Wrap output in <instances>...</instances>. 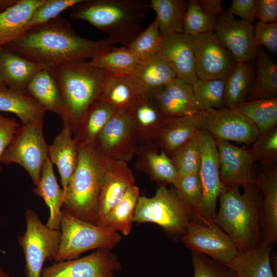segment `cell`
Segmentation results:
<instances>
[{"label":"cell","mask_w":277,"mask_h":277,"mask_svg":"<svg viewBox=\"0 0 277 277\" xmlns=\"http://www.w3.org/2000/svg\"><path fill=\"white\" fill-rule=\"evenodd\" d=\"M4 47L44 68L91 59L115 47L108 38L93 41L80 36L61 15L25 31Z\"/></svg>","instance_id":"obj_1"},{"label":"cell","mask_w":277,"mask_h":277,"mask_svg":"<svg viewBox=\"0 0 277 277\" xmlns=\"http://www.w3.org/2000/svg\"><path fill=\"white\" fill-rule=\"evenodd\" d=\"M149 9L147 0H83L71 8L70 16L105 32L114 44L128 47L143 30Z\"/></svg>","instance_id":"obj_2"},{"label":"cell","mask_w":277,"mask_h":277,"mask_svg":"<svg viewBox=\"0 0 277 277\" xmlns=\"http://www.w3.org/2000/svg\"><path fill=\"white\" fill-rule=\"evenodd\" d=\"M225 187L219 196L216 225L235 242L240 250L260 245L262 194L253 181L243 188Z\"/></svg>","instance_id":"obj_3"},{"label":"cell","mask_w":277,"mask_h":277,"mask_svg":"<svg viewBox=\"0 0 277 277\" xmlns=\"http://www.w3.org/2000/svg\"><path fill=\"white\" fill-rule=\"evenodd\" d=\"M78 163L64 192L62 209L96 224L101 187L109 158L93 145L78 148Z\"/></svg>","instance_id":"obj_4"},{"label":"cell","mask_w":277,"mask_h":277,"mask_svg":"<svg viewBox=\"0 0 277 277\" xmlns=\"http://www.w3.org/2000/svg\"><path fill=\"white\" fill-rule=\"evenodd\" d=\"M47 68L61 90L71 126L100 100L111 75L85 60L65 62Z\"/></svg>","instance_id":"obj_5"},{"label":"cell","mask_w":277,"mask_h":277,"mask_svg":"<svg viewBox=\"0 0 277 277\" xmlns=\"http://www.w3.org/2000/svg\"><path fill=\"white\" fill-rule=\"evenodd\" d=\"M133 221L156 224L168 233L182 239L189 225L195 220L192 210L174 187L169 189L160 186L153 196H139Z\"/></svg>","instance_id":"obj_6"},{"label":"cell","mask_w":277,"mask_h":277,"mask_svg":"<svg viewBox=\"0 0 277 277\" xmlns=\"http://www.w3.org/2000/svg\"><path fill=\"white\" fill-rule=\"evenodd\" d=\"M61 238L55 262L77 259L93 249H111L121 240V234L109 228L83 221L62 209Z\"/></svg>","instance_id":"obj_7"},{"label":"cell","mask_w":277,"mask_h":277,"mask_svg":"<svg viewBox=\"0 0 277 277\" xmlns=\"http://www.w3.org/2000/svg\"><path fill=\"white\" fill-rule=\"evenodd\" d=\"M25 232L17 238L25 259V276L41 277L46 261L54 260L60 245V230L44 224L33 209L26 210Z\"/></svg>","instance_id":"obj_8"},{"label":"cell","mask_w":277,"mask_h":277,"mask_svg":"<svg viewBox=\"0 0 277 277\" xmlns=\"http://www.w3.org/2000/svg\"><path fill=\"white\" fill-rule=\"evenodd\" d=\"M201 149V164L199 171L202 198L194 214L195 222L205 225L216 223L217 203L225 187L220 175L218 152L215 139L206 130L197 131Z\"/></svg>","instance_id":"obj_9"},{"label":"cell","mask_w":277,"mask_h":277,"mask_svg":"<svg viewBox=\"0 0 277 277\" xmlns=\"http://www.w3.org/2000/svg\"><path fill=\"white\" fill-rule=\"evenodd\" d=\"M43 124L38 122L21 124L1 159V163L4 165L16 163L22 166L35 186L39 182L43 166L49 157Z\"/></svg>","instance_id":"obj_10"},{"label":"cell","mask_w":277,"mask_h":277,"mask_svg":"<svg viewBox=\"0 0 277 277\" xmlns=\"http://www.w3.org/2000/svg\"><path fill=\"white\" fill-rule=\"evenodd\" d=\"M197 127L215 140L252 144L260 135L253 122L235 108L208 109L197 113Z\"/></svg>","instance_id":"obj_11"},{"label":"cell","mask_w":277,"mask_h":277,"mask_svg":"<svg viewBox=\"0 0 277 277\" xmlns=\"http://www.w3.org/2000/svg\"><path fill=\"white\" fill-rule=\"evenodd\" d=\"M92 145L107 157L130 161L139 145L129 112L115 111Z\"/></svg>","instance_id":"obj_12"},{"label":"cell","mask_w":277,"mask_h":277,"mask_svg":"<svg viewBox=\"0 0 277 277\" xmlns=\"http://www.w3.org/2000/svg\"><path fill=\"white\" fill-rule=\"evenodd\" d=\"M198 79L225 80L238 64L213 32L192 36Z\"/></svg>","instance_id":"obj_13"},{"label":"cell","mask_w":277,"mask_h":277,"mask_svg":"<svg viewBox=\"0 0 277 277\" xmlns=\"http://www.w3.org/2000/svg\"><path fill=\"white\" fill-rule=\"evenodd\" d=\"M191 251L201 253L228 265L240 249L233 240L218 226L192 222L181 239Z\"/></svg>","instance_id":"obj_14"},{"label":"cell","mask_w":277,"mask_h":277,"mask_svg":"<svg viewBox=\"0 0 277 277\" xmlns=\"http://www.w3.org/2000/svg\"><path fill=\"white\" fill-rule=\"evenodd\" d=\"M110 250L99 249L81 258L55 262L43 268L41 277H115L121 265Z\"/></svg>","instance_id":"obj_15"},{"label":"cell","mask_w":277,"mask_h":277,"mask_svg":"<svg viewBox=\"0 0 277 277\" xmlns=\"http://www.w3.org/2000/svg\"><path fill=\"white\" fill-rule=\"evenodd\" d=\"M213 32L238 63L256 60L258 46L254 38L253 24L236 20L228 12H223L217 18Z\"/></svg>","instance_id":"obj_16"},{"label":"cell","mask_w":277,"mask_h":277,"mask_svg":"<svg viewBox=\"0 0 277 277\" xmlns=\"http://www.w3.org/2000/svg\"><path fill=\"white\" fill-rule=\"evenodd\" d=\"M221 182L226 188H243L253 181V160L250 149L215 140Z\"/></svg>","instance_id":"obj_17"},{"label":"cell","mask_w":277,"mask_h":277,"mask_svg":"<svg viewBox=\"0 0 277 277\" xmlns=\"http://www.w3.org/2000/svg\"><path fill=\"white\" fill-rule=\"evenodd\" d=\"M253 180L262 194L260 245L274 247L277 241V168L262 166L253 170Z\"/></svg>","instance_id":"obj_18"},{"label":"cell","mask_w":277,"mask_h":277,"mask_svg":"<svg viewBox=\"0 0 277 277\" xmlns=\"http://www.w3.org/2000/svg\"><path fill=\"white\" fill-rule=\"evenodd\" d=\"M134 183L133 173L127 162L108 159L101 187L96 225H100Z\"/></svg>","instance_id":"obj_19"},{"label":"cell","mask_w":277,"mask_h":277,"mask_svg":"<svg viewBox=\"0 0 277 277\" xmlns=\"http://www.w3.org/2000/svg\"><path fill=\"white\" fill-rule=\"evenodd\" d=\"M162 37L160 56L172 67L177 78L192 85L198 79L192 37L180 33Z\"/></svg>","instance_id":"obj_20"},{"label":"cell","mask_w":277,"mask_h":277,"mask_svg":"<svg viewBox=\"0 0 277 277\" xmlns=\"http://www.w3.org/2000/svg\"><path fill=\"white\" fill-rule=\"evenodd\" d=\"M149 98L164 116L193 115L199 112L191 85L177 77Z\"/></svg>","instance_id":"obj_21"},{"label":"cell","mask_w":277,"mask_h":277,"mask_svg":"<svg viewBox=\"0 0 277 277\" xmlns=\"http://www.w3.org/2000/svg\"><path fill=\"white\" fill-rule=\"evenodd\" d=\"M135 167L147 174L160 186L174 185L178 174L170 156L155 144L140 145L136 151Z\"/></svg>","instance_id":"obj_22"},{"label":"cell","mask_w":277,"mask_h":277,"mask_svg":"<svg viewBox=\"0 0 277 277\" xmlns=\"http://www.w3.org/2000/svg\"><path fill=\"white\" fill-rule=\"evenodd\" d=\"M26 92L45 111L57 114L63 123L70 124L61 90L49 68L42 69L35 74L29 82Z\"/></svg>","instance_id":"obj_23"},{"label":"cell","mask_w":277,"mask_h":277,"mask_svg":"<svg viewBox=\"0 0 277 277\" xmlns=\"http://www.w3.org/2000/svg\"><path fill=\"white\" fill-rule=\"evenodd\" d=\"M48 155L57 168L64 193L78 160V148L70 123H63L62 130L54 137L52 144L48 145Z\"/></svg>","instance_id":"obj_24"},{"label":"cell","mask_w":277,"mask_h":277,"mask_svg":"<svg viewBox=\"0 0 277 277\" xmlns=\"http://www.w3.org/2000/svg\"><path fill=\"white\" fill-rule=\"evenodd\" d=\"M115 111L103 100L93 103L72 125L73 137L77 148L92 145Z\"/></svg>","instance_id":"obj_25"},{"label":"cell","mask_w":277,"mask_h":277,"mask_svg":"<svg viewBox=\"0 0 277 277\" xmlns=\"http://www.w3.org/2000/svg\"><path fill=\"white\" fill-rule=\"evenodd\" d=\"M176 77L172 67L161 56L144 62L137 72L131 76L140 96L149 98Z\"/></svg>","instance_id":"obj_26"},{"label":"cell","mask_w":277,"mask_h":277,"mask_svg":"<svg viewBox=\"0 0 277 277\" xmlns=\"http://www.w3.org/2000/svg\"><path fill=\"white\" fill-rule=\"evenodd\" d=\"M0 67L7 88L26 94L30 81L44 68L4 47L0 50Z\"/></svg>","instance_id":"obj_27"},{"label":"cell","mask_w":277,"mask_h":277,"mask_svg":"<svg viewBox=\"0 0 277 277\" xmlns=\"http://www.w3.org/2000/svg\"><path fill=\"white\" fill-rule=\"evenodd\" d=\"M197 114L164 116L155 144L169 156L190 140L197 132Z\"/></svg>","instance_id":"obj_28"},{"label":"cell","mask_w":277,"mask_h":277,"mask_svg":"<svg viewBox=\"0 0 277 277\" xmlns=\"http://www.w3.org/2000/svg\"><path fill=\"white\" fill-rule=\"evenodd\" d=\"M32 191L44 200L49 209L47 226L51 229L60 230L64 193L58 185L53 164L49 157L43 166L39 182Z\"/></svg>","instance_id":"obj_29"},{"label":"cell","mask_w":277,"mask_h":277,"mask_svg":"<svg viewBox=\"0 0 277 277\" xmlns=\"http://www.w3.org/2000/svg\"><path fill=\"white\" fill-rule=\"evenodd\" d=\"M46 0H17L0 13V46L11 43L24 31L36 9Z\"/></svg>","instance_id":"obj_30"},{"label":"cell","mask_w":277,"mask_h":277,"mask_svg":"<svg viewBox=\"0 0 277 277\" xmlns=\"http://www.w3.org/2000/svg\"><path fill=\"white\" fill-rule=\"evenodd\" d=\"M129 112L138 144H155L164 116L152 101L142 98Z\"/></svg>","instance_id":"obj_31"},{"label":"cell","mask_w":277,"mask_h":277,"mask_svg":"<svg viewBox=\"0 0 277 277\" xmlns=\"http://www.w3.org/2000/svg\"><path fill=\"white\" fill-rule=\"evenodd\" d=\"M273 246H258L240 250L228 265L238 277H276L270 253Z\"/></svg>","instance_id":"obj_32"},{"label":"cell","mask_w":277,"mask_h":277,"mask_svg":"<svg viewBox=\"0 0 277 277\" xmlns=\"http://www.w3.org/2000/svg\"><path fill=\"white\" fill-rule=\"evenodd\" d=\"M255 68L254 62L238 63L225 80V107L234 108L249 97L255 80Z\"/></svg>","instance_id":"obj_33"},{"label":"cell","mask_w":277,"mask_h":277,"mask_svg":"<svg viewBox=\"0 0 277 277\" xmlns=\"http://www.w3.org/2000/svg\"><path fill=\"white\" fill-rule=\"evenodd\" d=\"M144 62L127 47H115L89 61L91 65L114 76H133Z\"/></svg>","instance_id":"obj_34"},{"label":"cell","mask_w":277,"mask_h":277,"mask_svg":"<svg viewBox=\"0 0 277 277\" xmlns=\"http://www.w3.org/2000/svg\"><path fill=\"white\" fill-rule=\"evenodd\" d=\"M0 111L15 114L21 124L44 122L46 111L26 93L8 88L0 90Z\"/></svg>","instance_id":"obj_35"},{"label":"cell","mask_w":277,"mask_h":277,"mask_svg":"<svg viewBox=\"0 0 277 277\" xmlns=\"http://www.w3.org/2000/svg\"><path fill=\"white\" fill-rule=\"evenodd\" d=\"M256 60L255 80L247 101L277 97L276 63L261 46Z\"/></svg>","instance_id":"obj_36"},{"label":"cell","mask_w":277,"mask_h":277,"mask_svg":"<svg viewBox=\"0 0 277 277\" xmlns=\"http://www.w3.org/2000/svg\"><path fill=\"white\" fill-rule=\"evenodd\" d=\"M150 8L156 15L162 37L183 33V19L188 1L185 0H150Z\"/></svg>","instance_id":"obj_37"},{"label":"cell","mask_w":277,"mask_h":277,"mask_svg":"<svg viewBox=\"0 0 277 277\" xmlns=\"http://www.w3.org/2000/svg\"><path fill=\"white\" fill-rule=\"evenodd\" d=\"M131 77H109L100 100L112 106L116 111L129 112L142 98Z\"/></svg>","instance_id":"obj_38"},{"label":"cell","mask_w":277,"mask_h":277,"mask_svg":"<svg viewBox=\"0 0 277 277\" xmlns=\"http://www.w3.org/2000/svg\"><path fill=\"white\" fill-rule=\"evenodd\" d=\"M140 196L137 186L134 185L130 187L99 226L120 232L124 235H128L134 222V210Z\"/></svg>","instance_id":"obj_39"},{"label":"cell","mask_w":277,"mask_h":277,"mask_svg":"<svg viewBox=\"0 0 277 277\" xmlns=\"http://www.w3.org/2000/svg\"><path fill=\"white\" fill-rule=\"evenodd\" d=\"M234 108L253 122L260 134L277 126V97L245 101Z\"/></svg>","instance_id":"obj_40"},{"label":"cell","mask_w":277,"mask_h":277,"mask_svg":"<svg viewBox=\"0 0 277 277\" xmlns=\"http://www.w3.org/2000/svg\"><path fill=\"white\" fill-rule=\"evenodd\" d=\"M191 86L199 112L208 109H219L225 107L224 80L197 79Z\"/></svg>","instance_id":"obj_41"},{"label":"cell","mask_w":277,"mask_h":277,"mask_svg":"<svg viewBox=\"0 0 277 277\" xmlns=\"http://www.w3.org/2000/svg\"><path fill=\"white\" fill-rule=\"evenodd\" d=\"M169 156L178 175L199 173L201 164V149L197 132Z\"/></svg>","instance_id":"obj_42"},{"label":"cell","mask_w":277,"mask_h":277,"mask_svg":"<svg viewBox=\"0 0 277 277\" xmlns=\"http://www.w3.org/2000/svg\"><path fill=\"white\" fill-rule=\"evenodd\" d=\"M162 40L157 21L155 17L127 47L140 59L146 61L160 56Z\"/></svg>","instance_id":"obj_43"},{"label":"cell","mask_w":277,"mask_h":277,"mask_svg":"<svg viewBox=\"0 0 277 277\" xmlns=\"http://www.w3.org/2000/svg\"><path fill=\"white\" fill-rule=\"evenodd\" d=\"M217 18V16L204 12L201 8L198 0H190L183 19V33L195 36L214 32Z\"/></svg>","instance_id":"obj_44"},{"label":"cell","mask_w":277,"mask_h":277,"mask_svg":"<svg viewBox=\"0 0 277 277\" xmlns=\"http://www.w3.org/2000/svg\"><path fill=\"white\" fill-rule=\"evenodd\" d=\"M250 149L254 162L276 168L277 126L259 135Z\"/></svg>","instance_id":"obj_45"},{"label":"cell","mask_w":277,"mask_h":277,"mask_svg":"<svg viewBox=\"0 0 277 277\" xmlns=\"http://www.w3.org/2000/svg\"><path fill=\"white\" fill-rule=\"evenodd\" d=\"M82 1L46 0L34 11L26 26L24 32L58 17L62 12L72 8Z\"/></svg>","instance_id":"obj_46"},{"label":"cell","mask_w":277,"mask_h":277,"mask_svg":"<svg viewBox=\"0 0 277 277\" xmlns=\"http://www.w3.org/2000/svg\"><path fill=\"white\" fill-rule=\"evenodd\" d=\"M173 187L184 202L192 210L194 215L202 198L199 173L178 175Z\"/></svg>","instance_id":"obj_47"},{"label":"cell","mask_w":277,"mask_h":277,"mask_svg":"<svg viewBox=\"0 0 277 277\" xmlns=\"http://www.w3.org/2000/svg\"><path fill=\"white\" fill-rule=\"evenodd\" d=\"M191 253L193 277H238L228 265L201 253L191 251Z\"/></svg>","instance_id":"obj_48"},{"label":"cell","mask_w":277,"mask_h":277,"mask_svg":"<svg viewBox=\"0 0 277 277\" xmlns=\"http://www.w3.org/2000/svg\"><path fill=\"white\" fill-rule=\"evenodd\" d=\"M254 35L258 47H265L272 54L277 52V22H258L254 25Z\"/></svg>","instance_id":"obj_49"},{"label":"cell","mask_w":277,"mask_h":277,"mask_svg":"<svg viewBox=\"0 0 277 277\" xmlns=\"http://www.w3.org/2000/svg\"><path fill=\"white\" fill-rule=\"evenodd\" d=\"M20 125L14 118L0 114V163L3 153L12 142ZM2 170L0 165V173Z\"/></svg>","instance_id":"obj_50"},{"label":"cell","mask_w":277,"mask_h":277,"mask_svg":"<svg viewBox=\"0 0 277 277\" xmlns=\"http://www.w3.org/2000/svg\"><path fill=\"white\" fill-rule=\"evenodd\" d=\"M255 16L258 22L270 23L277 21L276 0H255Z\"/></svg>","instance_id":"obj_51"},{"label":"cell","mask_w":277,"mask_h":277,"mask_svg":"<svg viewBox=\"0 0 277 277\" xmlns=\"http://www.w3.org/2000/svg\"><path fill=\"white\" fill-rule=\"evenodd\" d=\"M252 24L255 21V0H232L227 11Z\"/></svg>","instance_id":"obj_52"},{"label":"cell","mask_w":277,"mask_h":277,"mask_svg":"<svg viewBox=\"0 0 277 277\" xmlns=\"http://www.w3.org/2000/svg\"><path fill=\"white\" fill-rule=\"evenodd\" d=\"M202 10L207 14L218 17L223 13L222 0H198Z\"/></svg>","instance_id":"obj_53"},{"label":"cell","mask_w":277,"mask_h":277,"mask_svg":"<svg viewBox=\"0 0 277 277\" xmlns=\"http://www.w3.org/2000/svg\"><path fill=\"white\" fill-rule=\"evenodd\" d=\"M17 0H0V13L12 6Z\"/></svg>","instance_id":"obj_54"},{"label":"cell","mask_w":277,"mask_h":277,"mask_svg":"<svg viewBox=\"0 0 277 277\" xmlns=\"http://www.w3.org/2000/svg\"><path fill=\"white\" fill-rule=\"evenodd\" d=\"M2 47H1L0 46V50L1 49ZM7 87L6 85V83L4 81V80L3 78V75H2V72H1V67H0V90L1 89H5V88H7Z\"/></svg>","instance_id":"obj_55"},{"label":"cell","mask_w":277,"mask_h":277,"mask_svg":"<svg viewBox=\"0 0 277 277\" xmlns=\"http://www.w3.org/2000/svg\"><path fill=\"white\" fill-rule=\"evenodd\" d=\"M0 277H10L9 274L0 265Z\"/></svg>","instance_id":"obj_56"}]
</instances>
